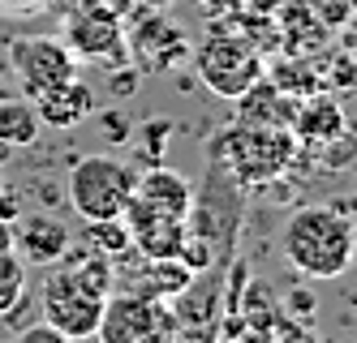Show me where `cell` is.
Segmentation results:
<instances>
[{
  "instance_id": "6",
  "label": "cell",
  "mask_w": 357,
  "mask_h": 343,
  "mask_svg": "<svg viewBox=\"0 0 357 343\" xmlns=\"http://www.w3.org/2000/svg\"><path fill=\"white\" fill-rule=\"evenodd\" d=\"M190 56H194L198 77L207 82V90H215L220 99H237L250 82H259L263 69H267L263 51L250 39H237V35H211V39H202Z\"/></svg>"
},
{
  "instance_id": "21",
  "label": "cell",
  "mask_w": 357,
  "mask_h": 343,
  "mask_svg": "<svg viewBox=\"0 0 357 343\" xmlns=\"http://www.w3.org/2000/svg\"><path fill=\"white\" fill-rule=\"evenodd\" d=\"M168 138H172V120L168 116H151V120H142V125H134V146H138V163L142 168H155V163H164V146H168Z\"/></svg>"
},
{
  "instance_id": "3",
  "label": "cell",
  "mask_w": 357,
  "mask_h": 343,
  "mask_svg": "<svg viewBox=\"0 0 357 343\" xmlns=\"http://www.w3.org/2000/svg\"><path fill=\"white\" fill-rule=\"evenodd\" d=\"M207 154H215L241 189H254V184H271L275 176L289 172V163L297 159V138L293 129H263L233 120L211 138Z\"/></svg>"
},
{
  "instance_id": "9",
  "label": "cell",
  "mask_w": 357,
  "mask_h": 343,
  "mask_svg": "<svg viewBox=\"0 0 357 343\" xmlns=\"http://www.w3.org/2000/svg\"><path fill=\"white\" fill-rule=\"evenodd\" d=\"M13 245L26 266H56V262L78 245L65 219H56L52 210H22L13 219Z\"/></svg>"
},
{
  "instance_id": "15",
  "label": "cell",
  "mask_w": 357,
  "mask_h": 343,
  "mask_svg": "<svg viewBox=\"0 0 357 343\" xmlns=\"http://www.w3.org/2000/svg\"><path fill=\"white\" fill-rule=\"evenodd\" d=\"M142 202H151L155 210H164V215H190V202H194V184L176 172V168H164V163H155V168H146V172H138V189H134Z\"/></svg>"
},
{
  "instance_id": "13",
  "label": "cell",
  "mask_w": 357,
  "mask_h": 343,
  "mask_svg": "<svg viewBox=\"0 0 357 343\" xmlns=\"http://www.w3.org/2000/svg\"><path fill=\"white\" fill-rule=\"evenodd\" d=\"M233 103H237V120H241V125L293 129V116H297V99H293L289 90H280L267 73L259 77V82H250Z\"/></svg>"
},
{
  "instance_id": "8",
  "label": "cell",
  "mask_w": 357,
  "mask_h": 343,
  "mask_svg": "<svg viewBox=\"0 0 357 343\" xmlns=\"http://www.w3.org/2000/svg\"><path fill=\"white\" fill-rule=\"evenodd\" d=\"M9 69L17 77V90L26 99H39L69 77H78V56L61 39H13L9 43Z\"/></svg>"
},
{
  "instance_id": "20",
  "label": "cell",
  "mask_w": 357,
  "mask_h": 343,
  "mask_svg": "<svg viewBox=\"0 0 357 343\" xmlns=\"http://www.w3.org/2000/svg\"><path fill=\"white\" fill-rule=\"evenodd\" d=\"M82 245L91 253H104V257H125V253L134 249V236H130V223H125L121 215H112V219H86Z\"/></svg>"
},
{
  "instance_id": "14",
  "label": "cell",
  "mask_w": 357,
  "mask_h": 343,
  "mask_svg": "<svg viewBox=\"0 0 357 343\" xmlns=\"http://www.w3.org/2000/svg\"><path fill=\"white\" fill-rule=\"evenodd\" d=\"M31 103H35V112H39V120L47 129H73V125H82L95 112V90L86 82H78V77H69V82L43 90Z\"/></svg>"
},
{
  "instance_id": "2",
  "label": "cell",
  "mask_w": 357,
  "mask_h": 343,
  "mask_svg": "<svg viewBox=\"0 0 357 343\" xmlns=\"http://www.w3.org/2000/svg\"><path fill=\"white\" fill-rule=\"evenodd\" d=\"M357 241V228L340 206H297L284 232H280V249H284L289 266L305 279H340Z\"/></svg>"
},
{
  "instance_id": "28",
  "label": "cell",
  "mask_w": 357,
  "mask_h": 343,
  "mask_svg": "<svg viewBox=\"0 0 357 343\" xmlns=\"http://www.w3.org/2000/svg\"><path fill=\"white\" fill-rule=\"evenodd\" d=\"M344 51L357 56V13H349V22H344Z\"/></svg>"
},
{
  "instance_id": "32",
  "label": "cell",
  "mask_w": 357,
  "mask_h": 343,
  "mask_svg": "<svg viewBox=\"0 0 357 343\" xmlns=\"http://www.w3.org/2000/svg\"><path fill=\"white\" fill-rule=\"evenodd\" d=\"M0 189H5V180H0Z\"/></svg>"
},
{
  "instance_id": "7",
  "label": "cell",
  "mask_w": 357,
  "mask_h": 343,
  "mask_svg": "<svg viewBox=\"0 0 357 343\" xmlns=\"http://www.w3.org/2000/svg\"><path fill=\"white\" fill-rule=\"evenodd\" d=\"M95 339L104 343H151V339H176V313L168 301H151L142 292H116L104 301Z\"/></svg>"
},
{
  "instance_id": "22",
  "label": "cell",
  "mask_w": 357,
  "mask_h": 343,
  "mask_svg": "<svg viewBox=\"0 0 357 343\" xmlns=\"http://www.w3.org/2000/svg\"><path fill=\"white\" fill-rule=\"evenodd\" d=\"M327 86L357 90V56H353V51H344V56L331 61V69H327Z\"/></svg>"
},
{
  "instance_id": "23",
  "label": "cell",
  "mask_w": 357,
  "mask_h": 343,
  "mask_svg": "<svg viewBox=\"0 0 357 343\" xmlns=\"http://www.w3.org/2000/svg\"><path fill=\"white\" fill-rule=\"evenodd\" d=\"M99 125H104V134H108V142H130V138H134V120L125 116L121 108H108L104 116H99Z\"/></svg>"
},
{
  "instance_id": "29",
  "label": "cell",
  "mask_w": 357,
  "mask_h": 343,
  "mask_svg": "<svg viewBox=\"0 0 357 343\" xmlns=\"http://www.w3.org/2000/svg\"><path fill=\"white\" fill-rule=\"evenodd\" d=\"M5 99H13V86L5 82V77H0V103H5Z\"/></svg>"
},
{
  "instance_id": "12",
  "label": "cell",
  "mask_w": 357,
  "mask_h": 343,
  "mask_svg": "<svg viewBox=\"0 0 357 343\" xmlns=\"http://www.w3.org/2000/svg\"><path fill=\"white\" fill-rule=\"evenodd\" d=\"M344 134H349V116H344V108H340L336 99H327L323 90L297 99V116H293V138H297V146H319V150H327L331 142L344 138Z\"/></svg>"
},
{
  "instance_id": "10",
  "label": "cell",
  "mask_w": 357,
  "mask_h": 343,
  "mask_svg": "<svg viewBox=\"0 0 357 343\" xmlns=\"http://www.w3.org/2000/svg\"><path fill=\"white\" fill-rule=\"evenodd\" d=\"M65 47L82 61H125V35H121V22L112 9L104 5H91V9H78L73 17H65V31H61Z\"/></svg>"
},
{
  "instance_id": "31",
  "label": "cell",
  "mask_w": 357,
  "mask_h": 343,
  "mask_svg": "<svg viewBox=\"0 0 357 343\" xmlns=\"http://www.w3.org/2000/svg\"><path fill=\"white\" fill-rule=\"evenodd\" d=\"M353 253H357V241H353Z\"/></svg>"
},
{
  "instance_id": "11",
  "label": "cell",
  "mask_w": 357,
  "mask_h": 343,
  "mask_svg": "<svg viewBox=\"0 0 357 343\" xmlns=\"http://www.w3.org/2000/svg\"><path fill=\"white\" fill-rule=\"evenodd\" d=\"M190 56V43L181 35V26L168 22L164 13H151L134 26L130 35V61L146 73H168L172 65H181Z\"/></svg>"
},
{
  "instance_id": "16",
  "label": "cell",
  "mask_w": 357,
  "mask_h": 343,
  "mask_svg": "<svg viewBox=\"0 0 357 343\" xmlns=\"http://www.w3.org/2000/svg\"><path fill=\"white\" fill-rule=\"evenodd\" d=\"M22 301H26V262L13 245V223L0 219V318L9 322Z\"/></svg>"
},
{
  "instance_id": "17",
  "label": "cell",
  "mask_w": 357,
  "mask_h": 343,
  "mask_svg": "<svg viewBox=\"0 0 357 343\" xmlns=\"http://www.w3.org/2000/svg\"><path fill=\"white\" fill-rule=\"evenodd\" d=\"M39 112L31 99H5L0 103V146H35L39 142Z\"/></svg>"
},
{
  "instance_id": "5",
  "label": "cell",
  "mask_w": 357,
  "mask_h": 343,
  "mask_svg": "<svg viewBox=\"0 0 357 343\" xmlns=\"http://www.w3.org/2000/svg\"><path fill=\"white\" fill-rule=\"evenodd\" d=\"M185 228L202 241H215L224 253H233L237 228H241V184L224 172L215 154H207V180H202V189H194Z\"/></svg>"
},
{
  "instance_id": "25",
  "label": "cell",
  "mask_w": 357,
  "mask_h": 343,
  "mask_svg": "<svg viewBox=\"0 0 357 343\" xmlns=\"http://www.w3.org/2000/svg\"><path fill=\"white\" fill-rule=\"evenodd\" d=\"M22 343H69L52 322H39V326H22Z\"/></svg>"
},
{
  "instance_id": "4",
  "label": "cell",
  "mask_w": 357,
  "mask_h": 343,
  "mask_svg": "<svg viewBox=\"0 0 357 343\" xmlns=\"http://www.w3.org/2000/svg\"><path fill=\"white\" fill-rule=\"evenodd\" d=\"M138 189V172L130 163L112 159V154H82L78 163L69 168V180H65V193L73 202L82 219H112V215H125Z\"/></svg>"
},
{
  "instance_id": "18",
  "label": "cell",
  "mask_w": 357,
  "mask_h": 343,
  "mask_svg": "<svg viewBox=\"0 0 357 343\" xmlns=\"http://www.w3.org/2000/svg\"><path fill=\"white\" fill-rule=\"evenodd\" d=\"M284 22H280V35H284L289 51H305V47H319L327 39V26L319 13H310L305 0H284Z\"/></svg>"
},
{
  "instance_id": "27",
  "label": "cell",
  "mask_w": 357,
  "mask_h": 343,
  "mask_svg": "<svg viewBox=\"0 0 357 343\" xmlns=\"http://www.w3.org/2000/svg\"><path fill=\"white\" fill-rule=\"evenodd\" d=\"M43 9V0H0V13H35Z\"/></svg>"
},
{
  "instance_id": "24",
  "label": "cell",
  "mask_w": 357,
  "mask_h": 343,
  "mask_svg": "<svg viewBox=\"0 0 357 343\" xmlns=\"http://www.w3.org/2000/svg\"><path fill=\"white\" fill-rule=\"evenodd\" d=\"M284 313H293V318H314V309H319V301L310 296V292H305V287H293V292L284 296Z\"/></svg>"
},
{
  "instance_id": "26",
  "label": "cell",
  "mask_w": 357,
  "mask_h": 343,
  "mask_svg": "<svg viewBox=\"0 0 357 343\" xmlns=\"http://www.w3.org/2000/svg\"><path fill=\"white\" fill-rule=\"evenodd\" d=\"M22 215V198L17 193H5V189H0V219H5V223H13Z\"/></svg>"
},
{
  "instance_id": "30",
  "label": "cell",
  "mask_w": 357,
  "mask_h": 343,
  "mask_svg": "<svg viewBox=\"0 0 357 343\" xmlns=\"http://www.w3.org/2000/svg\"><path fill=\"white\" fill-rule=\"evenodd\" d=\"M344 5H349V13H357V0H344Z\"/></svg>"
},
{
  "instance_id": "1",
  "label": "cell",
  "mask_w": 357,
  "mask_h": 343,
  "mask_svg": "<svg viewBox=\"0 0 357 343\" xmlns=\"http://www.w3.org/2000/svg\"><path fill=\"white\" fill-rule=\"evenodd\" d=\"M116 287V257L91 253L69 262L43 279V322H52L65 339H95L99 318H104V301Z\"/></svg>"
},
{
  "instance_id": "19",
  "label": "cell",
  "mask_w": 357,
  "mask_h": 343,
  "mask_svg": "<svg viewBox=\"0 0 357 343\" xmlns=\"http://www.w3.org/2000/svg\"><path fill=\"white\" fill-rule=\"evenodd\" d=\"M271 82L280 86V90H289L293 99H305V95H319L323 86H327V73H314V65H305L301 56H289V61H275V65H267L263 69Z\"/></svg>"
}]
</instances>
